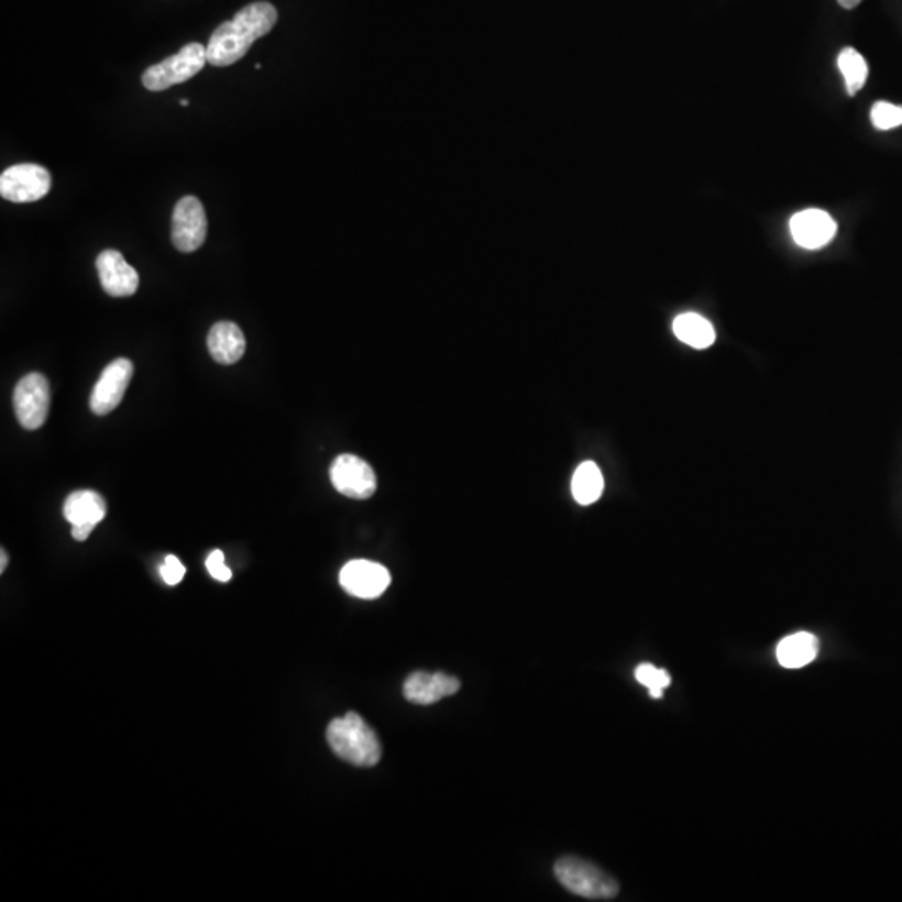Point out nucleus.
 <instances>
[{
	"mask_svg": "<svg viewBox=\"0 0 902 902\" xmlns=\"http://www.w3.org/2000/svg\"><path fill=\"white\" fill-rule=\"evenodd\" d=\"M278 22V11L270 2H254L241 9L231 21L212 32L206 54L216 67L231 66L246 56L257 38L270 34Z\"/></svg>",
	"mask_w": 902,
	"mask_h": 902,
	"instance_id": "f257e3e1",
	"label": "nucleus"
},
{
	"mask_svg": "<svg viewBox=\"0 0 902 902\" xmlns=\"http://www.w3.org/2000/svg\"><path fill=\"white\" fill-rule=\"evenodd\" d=\"M328 744L340 759L351 766L373 767L382 759V743L365 718L354 712L331 721L327 730Z\"/></svg>",
	"mask_w": 902,
	"mask_h": 902,
	"instance_id": "f03ea898",
	"label": "nucleus"
},
{
	"mask_svg": "<svg viewBox=\"0 0 902 902\" xmlns=\"http://www.w3.org/2000/svg\"><path fill=\"white\" fill-rule=\"evenodd\" d=\"M557 879L566 891L580 898L595 899V901H610L617 898L618 882L598 866L583 861L580 857H562L557 861Z\"/></svg>",
	"mask_w": 902,
	"mask_h": 902,
	"instance_id": "7ed1b4c3",
	"label": "nucleus"
},
{
	"mask_svg": "<svg viewBox=\"0 0 902 902\" xmlns=\"http://www.w3.org/2000/svg\"><path fill=\"white\" fill-rule=\"evenodd\" d=\"M206 63H208V54H206L205 45L193 42V44L185 45L174 56L146 69L143 74V86L153 92L169 89L176 84L193 79L196 74L201 73Z\"/></svg>",
	"mask_w": 902,
	"mask_h": 902,
	"instance_id": "20e7f679",
	"label": "nucleus"
},
{
	"mask_svg": "<svg viewBox=\"0 0 902 902\" xmlns=\"http://www.w3.org/2000/svg\"><path fill=\"white\" fill-rule=\"evenodd\" d=\"M50 383L41 373H29L15 386L14 410L25 430H38L50 417Z\"/></svg>",
	"mask_w": 902,
	"mask_h": 902,
	"instance_id": "39448f33",
	"label": "nucleus"
},
{
	"mask_svg": "<svg viewBox=\"0 0 902 902\" xmlns=\"http://www.w3.org/2000/svg\"><path fill=\"white\" fill-rule=\"evenodd\" d=\"M51 191V174L37 164H15L0 176V196L11 202H34Z\"/></svg>",
	"mask_w": 902,
	"mask_h": 902,
	"instance_id": "423d86ee",
	"label": "nucleus"
},
{
	"mask_svg": "<svg viewBox=\"0 0 902 902\" xmlns=\"http://www.w3.org/2000/svg\"><path fill=\"white\" fill-rule=\"evenodd\" d=\"M208 237V219L201 201L185 196L177 201L173 212V244L180 253H195Z\"/></svg>",
	"mask_w": 902,
	"mask_h": 902,
	"instance_id": "0eeeda50",
	"label": "nucleus"
},
{
	"mask_svg": "<svg viewBox=\"0 0 902 902\" xmlns=\"http://www.w3.org/2000/svg\"><path fill=\"white\" fill-rule=\"evenodd\" d=\"M340 583L348 594L363 601L382 597L392 583L385 566L370 560H351L341 569Z\"/></svg>",
	"mask_w": 902,
	"mask_h": 902,
	"instance_id": "6e6552de",
	"label": "nucleus"
},
{
	"mask_svg": "<svg viewBox=\"0 0 902 902\" xmlns=\"http://www.w3.org/2000/svg\"><path fill=\"white\" fill-rule=\"evenodd\" d=\"M330 476L334 488L354 501H366L376 490L375 472L360 457H338L331 465Z\"/></svg>",
	"mask_w": 902,
	"mask_h": 902,
	"instance_id": "1a4fd4ad",
	"label": "nucleus"
},
{
	"mask_svg": "<svg viewBox=\"0 0 902 902\" xmlns=\"http://www.w3.org/2000/svg\"><path fill=\"white\" fill-rule=\"evenodd\" d=\"M134 375V366L128 358H119L102 372L90 395V410L96 415H108L121 405L125 389Z\"/></svg>",
	"mask_w": 902,
	"mask_h": 902,
	"instance_id": "9d476101",
	"label": "nucleus"
},
{
	"mask_svg": "<svg viewBox=\"0 0 902 902\" xmlns=\"http://www.w3.org/2000/svg\"><path fill=\"white\" fill-rule=\"evenodd\" d=\"M106 514L108 505L105 498L92 490L70 493L64 504V517L73 525V537L77 541L87 540L96 525L105 520Z\"/></svg>",
	"mask_w": 902,
	"mask_h": 902,
	"instance_id": "9b49d317",
	"label": "nucleus"
},
{
	"mask_svg": "<svg viewBox=\"0 0 902 902\" xmlns=\"http://www.w3.org/2000/svg\"><path fill=\"white\" fill-rule=\"evenodd\" d=\"M789 228L795 243L805 250H821L829 244L837 233L836 221L823 209H805L798 212L792 216Z\"/></svg>",
	"mask_w": 902,
	"mask_h": 902,
	"instance_id": "f8f14e48",
	"label": "nucleus"
},
{
	"mask_svg": "<svg viewBox=\"0 0 902 902\" xmlns=\"http://www.w3.org/2000/svg\"><path fill=\"white\" fill-rule=\"evenodd\" d=\"M96 267H98L102 288L109 296L125 298L138 292L140 275L119 251H102L96 261Z\"/></svg>",
	"mask_w": 902,
	"mask_h": 902,
	"instance_id": "ddd939ff",
	"label": "nucleus"
},
{
	"mask_svg": "<svg viewBox=\"0 0 902 902\" xmlns=\"http://www.w3.org/2000/svg\"><path fill=\"white\" fill-rule=\"evenodd\" d=\"M462 684L459 679L448 673L415 672L406 679L403 695L411 704L431 705L437 704L441 698L457 694Z\"/></svg>",
	"mask_w": 902,
	"mask_h": 902,
	"instance_id": "4468645a",
	"label": "nucleus"
},
{
	"mask_svg": "<svg viewBox=\"0 0 902 902\" xmlns=\"http://www.w3.org/2000/svg\"><path fill=\"white\" fill-rule=\"evenodd\" d=\"M208 348L211 356L221 365H233L243 358L246 340L238 324L221 321L211 328L208 334Z\"/></svg>",
	"mask_w": 902,
	"mask_h": 902,
	"instance_id": "2eb2a0df",
	"label": "nucleus"
},
{
	"mask_svg": "<svg viewBox=\"0 0 902 902\" xmlns=\"http://www.w3.org/2000/svg\"><path fill=\"white\" fill-rule=\"evenodd\" d=\"M820 640L809 631H799L785 637L778 646V660L785 669H802L816 660Z\"/></svg>",
	"mask_w": 902,
	"mask_h": 902,
	"instance_id": "dca6fc26",
	"label": "nucleus"
},
{
	"mask_svg": "<svg viewBox=\"0 0 902 902\" xmlns=\"http://www.w3.org/2000/svg\"><path fill=\"white\" fill-rule=\"evenodd\" d=\"M673 333L682 343L695 350H705L715 341V330L711 321L697 312H684V315L676 316L673 321Z\"/></svg>",
	"mask_w": 902,
	"mask_h": 902,
	"instance_id": "f3484780",
	"label": "nucleus"
},
{
	"mask_svg": "<svg viewBox=\"0 0 902 902\" xmlns=\"http://www.w3.org/2000/svg\"><path fill=\"white\" fill-rule=\"evenodd\" d=\"M572 493L576 504L592 505L604 493V475L594 462H585L575 470L572 479Z\"/></svg>",
	"mask_w": 902,
	"mask_h": 902,
	"instance_id": "a211bd4d",
	"label": "nucleus"
},
{
	"mask_svg": "<svg viewBox=\"0 0 902 902\" xmlns=\"http://www.w3.org/2000/svg\"><path fill=\"white\" fill-rule=\"evenodd\" d=\"M837 66L846 82L847 95L856 96L865 87L869 76L868 63L854 47H846L837 57Z\"/></svg>",
	"mask_w": 902,
	"mask_h": 902,
	"instance_id": "6ab92c4d",
	"label": "nucleus"
},
{
	"mask_svg": "<svg viewBox=\"0 0 902 902\" xmlns=\"http://www.w3.org/2000/svg\"><path fill=\"white\" fill-rule=\"evenodd\" d=\"M636 679L649 689L650 697H662L663 691L670 685V673L663 669H657L652 663H640L636 669Z\"/></svg>",
	"mask_w": 902,
	"mask_h": 902,
	"instance_id": "aec40b11",
	"label": "nucleus"
},
{
	"mask_svg": "<svg viewBox=\"0 0 902 902\" xmlns=\"http://www.w3.org/2000/svg\"><path fill=\"white\" fill-rule=\"evenodd\" d=\"M871 122L879 131L899 128L902 125V106L886 101L876 102L871 109Z\"/></svg>",
	"mask_w": 902,
	"mask_h": 902,
	"instance_id": "412c9836",
	"label": "nucleus"
},
{
	"mask_svg": "<svg viewBox=\"0 0 902 902\" xmlns=\"http://www.w3.org/2000/svg\"><path fill=\"white\" fill-rule=\"evenodd\" d=\"M186 569L183 563L179 562V559L174 556H167L166 560H164L163 566H161V576H163L164 582L167 585L174 586L180 582V580L185 579Z\"/></svg>",
	"mask_w": 902,
	"mask_h": 902,
	"instance_id": "4be33fe9",
	"label": "nucleus"
},
{
	"mask_svg": "<svg viewBox=\"0 0 902 902\" xmlns=\"http://www.w3.org/2000/svg\"><path fill=\"white\" fill-rule=\"evenodd\" d=\"M206 566H208L212 579L218 580V582H230L231 576H233V572L226 566L224 553L221 550L211 552V556L206 560Z\"/></svg>",
	"mask_w": 902,
	"mask_h": 902,
	"instance_id": "5701e85b",
	"label": "nucleus"
},
{
	"mask_svg": "<svg viewBox=\"0 0 902 902\" xmlns=\"http://www.w3.org/2000/svg\"><path fill=\"white\" fill-rule=\"evenodd\" d=\"M837 2H839L840 8L854 9L861 4L862 0H837Z\"/></svg>",
	"mask_w": 902,
	"mask_h": 902,
	"instance_id": "b1692460",
	"label": "nucleus"
},
{
	"mask_svg": "<svg viewBox=\"0 0 902 902\" xmlns=\"http://www.w3.org/2000/svg\"><path fill=\"white\" fill-rule=\"evenodd\" d=\"M0 559H2L0 560V562H2L0 563V572L4 573L6 566H8L9 563V557L8 553H6V550H2V556H0Z\"/></svg>",
	"mask_w": 902,
	"mask_h": 902,
	"instance_id": "393cba45",
	"label": "nucleus"
},
{
	"mask_svg": "<svg viewBox=\"0 0 902 902\" xmlns=\"http://www.w3.org/2000/svg\"><path fill=\"white\" fill-rule=\"evenodd\" d=\"M180 106H183V108H188V106H189L188 99H183V101H180Z\"/></svg>",
	"mask_w": 902,
	"mask_h": 902,
	"instance_id": "a878e982",
	"label": "nucleus"
}]
</instances>
